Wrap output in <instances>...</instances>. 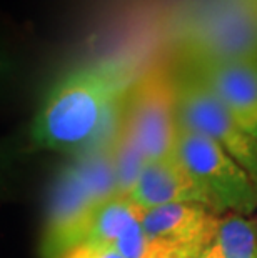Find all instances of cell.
<instances>
[{
    "instance_id": "1",
    "label": "cell",
    "mask_w": 257,
    "mask_h": 258,
    "mask_svg": "<svg viewBox=\"0 0 257 258\" xmlns=\"http://www.w3.org/2000/svg\"><path fill=\"white\" fill-rule=\"evenodd\" d=\"M144 74L132 53L104 57L70 70L54 84L32 122V142L77 157L111 145L125 102Z\"/></svg>"
},
{
    "instance_id": "2",
    "label": "cell",
    "mask_w": 257,
    "mask_h": 258,
    "mask_svg": "<svg viewBox=\"0 0 257 258\" xmlns=\"http://www.w3.org/2000/svg\"><path fill=\"white\" fill-rule=\"evenodd\" d=\"M177 37L184 65L257 60V0H204Z\"/></svg>"
},
{
    "instance_id": "3",
    "label": "cell",
    "mask_w": 257,
    "mask_h": 258,
    "mask_svg": "<svg viewBox=\"0 0 257 258\" xmlns=\"http://www.w3.org/2000/svg\"><path fill=\"white\" fill-rule=\"evenodd\" d=\"M177 158L192 175L214 213L249 217L257 210V182L224 148L179 123Z\"/></svg>"
},
{
    "instance_id": "4",
    "label": "cell",
    "mask_w": 257,
    "mask_h": 258,
    "mask_svg": "<svg viewBox=\"0 0 257 258\" xmlns=\"http://www.w3.org/2000/svg\"><path fill=\"white\" fill-rule=\"evenodd\" d=\"M124 125L147 160L177 157L179 118L174 74L164 67L144 70L125 102Z\"/></svg>"
},
{
    "instance_id": "5",
    "label": "cell",
    "mask_w": 257,
    "mask_h": 258,
    "mask_svg": "<svg viewBox=\"0 0 257 258\" xmlns=\"http://www.w3.org/2000/svg\"><path fill=\"white\" fill-rule=\"evenodd\" d=\"M179 123L224 148L257 182V140L236 122L204 82L182 67L174 74Z\"/></svg>"
},
{
    "instance_id": "6",
    "label": "cell",
    "mask_w": 257,
    "mask_h": 258,
    "mask_svg": "<svg viewBox=\"0 0 257 258\" xmlns=\"http://www.w3.org/2000/svg\"><path fill=\"white\" fill-rule=\"evenodd\" d=\"M106 203L72 162L54 177L45 223L39 243L40 258H62L84 241L95 212Z\"/></svg>"
},
{
    "instance_id": "7",
    "label": "cell",
    "mask_w": 257,
    "mask_h": 258,
    "mask_svg": "<svg viewBox=\"0 0 257 258\" xmlns=\"http://www.w3.org/2000/svg\"><path fill=\"white\" fill-rule=\"evenodd\" d=\"M219 97L236 122L257 140V60L184 65Z\"/></svg>"
},
{
    "instance_id": "8",
    "label": "cell",
    "mask_w": 257,
    "mask_h": 258,
    "mask_svg": "<svg viewBox=\"0 0 257 258\" xmlns=\"http://www.w3.org/2000/svg\"><path fill=\"white\" fill-rule=\"evenodd\" d=\"M127 199L142 210L174 203H194L209 208L199 185L177 157L147 162L127 194Z\"/></svg>"
},
{
    "instance_id": "9",
    "label": "cell",
    "mask_w": 257,
    "mask_h": 258,
    "mask_svg": "<svg viewBox=\"0 0 257 258\" xmlns=\"http://www.w3.org/2000/svg\"><path fill=\"white\" fill-rule=\"evenodd\" d=\"M221 218L207 207L194 203H174L144 210L142 228L149 237L187 246L199 253L216 235Z\"/></svg>"
},
{
    "instance_id": "10",
    "label": "cell",
    "mask_w": 257,
    "mask_h": 258,
    "mask_svg": "<svg viewBox=\"0 0 257 258\" xmlns=\"http://www.w3.org/2000/svg\"><path fill=\"white\" fill-rule=\"evenodd\" d=\"M199 258H257V225L254 218L229 213L221 218L216 235Z\"/></svg>"
},
{
    "instance_id": "11",
    "label": "cell",
    "mask_w": 257,
    "mask_h": 258,
    "mask_svg": "<svg viewBox=\"0 0 257 258\" xmlns=\"http://www.w3.org/2000/svg\"><path fill=\"white\" fill-rule=\"evenodd\" d=\"M142 213L144 210L127 197H116L106 202L95 212L82 243L116 245L135 223L140 222Z\"/></svg>"
},
{
    "instance_id": "12",
    "label": "cell",
    "mask_w": 257,
    "mask_h": 258,
    "mask_svg": "<svg viewBox=\"0 0 257 258\" xmlns=\"http://www.w3.org/2000/svg\"><path fill=\"white\" fill-rule=\"evenodd\" d=\"M109 147H111V155L114 160V167H116L120 195L127 197L130 188L135 183V180H137L139 173L149 160L144 155V152L140 150V147L135 142L132 134L124 125V117L116 137L112 139Z\"/></svg>"
},
{
    "instance_id": "13",
    "label": "cell",
    "mask_w": 257,
    "mask_h": 258,
    "mask_svg": "<svg viewBox=\"0 0 257 258\" xmlns=\"http://www.w3.org/2000/svg\"><path fill=\"white\" fill-rule=\"evenodd\" d=\"M114 246L124 258H199L197 251L187 246L149 237L140 222L135 223Z\"/></svg>"
},
{
    "instance_id": "14",
    "label": "cell",
    "mask_w": 257,
    "mask_h": 258,
    "mask_svg": "<svg viewBox=\"0 0 257 258\" xmlns=\"http://www.w3.org/2000/svg\"><path fill=\"white\" fill-rule=\"evenodd\" d=\"M62 258H124L114 245L82 243L69 250Z\"/></svg>"
},
{
    "instance_id": "15",
    "label": "cell",
    "mask_w": 257,
    "mask_h": 258,
    "mask_svg": "<svg viewBox=\"0 0 257 258\" xmlns=\"http://www.w3.org/2000/svg\"><path fill=\"white\" fill-rule=\"evenodd\" d=\"M254 222H255V225H257V217H255V218H254Z\"/></svg>"
}]
</instances>
